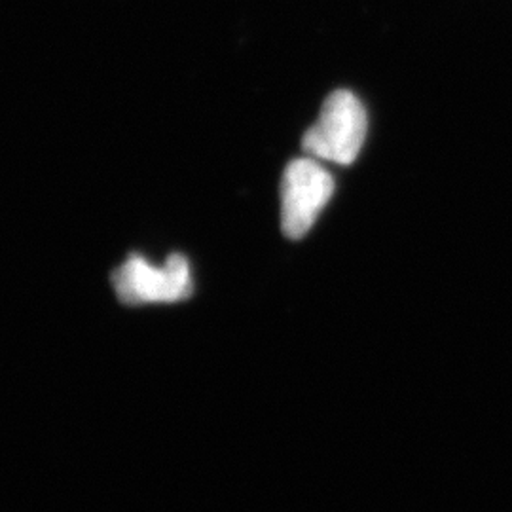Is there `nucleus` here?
Returning a JSON list of instances; mask_svg holds the SVG:
<instances>
[{"label":"nucleus","mask_w":512,"mask_h":512,"mask_svg":"<svg viewBox=\"0 0 512 512\" xmlns=\"http://www.w3.org/2000/svg\"><path fill=\"white\" fill-rule=\"evenodd\" d=\"M334 194V179L315 158H298L281 179V228L289 239L304 238Z\"/></svg>","instance_id":"7ed1b4c3"},{"label":"nucleus","mask_w":512,"mask_h":512,"mask_svg":"<svg viewBox=\"0 0 512 512\" xmlns=\"http://www.w3.org/2000/svg\"><path fill=\"white\" fill-rule=\"evenodd\" d=\"M366 110L357 95L346 90L330 93L319 118L302 141L304 152L319 162L351 165L365 145Z\"/></svg>","instance_id":"f257e3e1"},{"label":"nucleus","mask_w":512,"mask_h":512,"mask_svg":"<svg viewBox=\"0 0 512 512\" xmlns=\"http://www.w3.org/2000/svg\"><path fill=\"white\" fill-rule=\"evenodd\" d=\"M112 287L126 306L175 304L194 293L190 262L184 255H169L162 266L150 264L145 256L131 255L112 272Z\"/></svg>","instance_id":"f03ea898"}]
</instances>
